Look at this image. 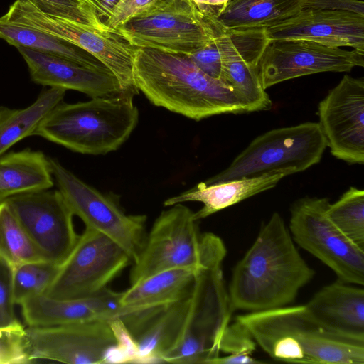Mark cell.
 I'll list each match as a JSON object with an SVG mask.
<instances>
[{
    "label": "cell",
    "mask_w": 364,
    "mask_h": 364,
    "mask_svg": "<svg viewBox=\"0 0 364 364\" xmlns=\"http://www.w3.org/2000/svg\"><path fill=\"white\" fill-rule=\"evenodd\" d=\"M314 274L282 218L274 213L233 270L228 292L231 308L252 312L287 306Z\"/></svg>",
    "instance_id": "obj_1"
},
{
    "label": "cell",
    "mask_w": 364,
    "mask_h": 364,
    "mask_svg": "<svg viewBox=\"0 0 364 364\" xmlns=\"http://www.w3.org/2000/svg\"><path fill=\"white\" fill-rule=\"evenodd\" d=\"M133 78L153 105L196 121L246 112L234 90L205 74L186 55L135 47Z\"/></svg>",
    "instance_id": "obj_2"
},
{
    "label": "cell",
    "mask_w": 364,
    "mask_h": 364,
    "mask_svg": "<svg viewBox=\"0 0 364 364\" xmlns=\"http://www.w3.org/2000/svg\"><path fill=\"white\" fill-rule=\"evenodd\" d=\"M236 321L273 360L311 364H364V341L328 329L305 305L252 311L237 316Z\"/></svg>",
    "instance_id": "obj_3"
},
{
    "label": "cell",
    "mask_w": 364,
    "mask_h": 364,
    "mask_svg": "<svg viewBox=\"0 0 364 364\" xmlns=\"http://www.w3.org/2000/svg\"><path fill=\"white\" fill-rule=\"evenodd\" d=\"M134 95L122 92L86 102L61 101L41 122L34 135L80 154L114 151L129 139L138 124Z\"/></svg>",
    "instance_id": "obj_4"
},
{
    "label": "cell",
    "mask_w": 364,
    "mask_h": 364,
    "mask_svg": "<svg viewBox=\"0 0 364 364\" xmlns=\"http://www.w3.org/2000/svg\"><path fill=\"white\" fill-rule=\"evenodd\" d=\"M154 221L141 251L133 262L132 285L158 272L175 268L195 270L226 255L222 240L212 232L200 234L194 212L177 203Z\"/></svg>",
    "instance_id": "obj_5"
},
{
    "label": "cell",
    "mask_w": 364,
    "mask_h": 364,
    "mask_svg": "<svg viewBox=\"0 0 364 364\" xmlns=\"http://www.w3.org/2000/svg\"><path fill=\"white\" fill-rule=\"evenodd\" d=\"M223 259L197 272L181 335L161 357L162 363L208 364L219 356L220 341L233 312L222 271Z\"/></svg>",
    "instance_id": "obj_6"
},
{
    "label": "cell",
    "mask_w": 364,
    "mask_h": 364,
    "mask_svg": "<svg viewBox=\"0 0 364 364\" xmlns=\"http://www.w3.org/2000/svg\"><path fill=\"white\" fill-rule=\"evenodd\" d=\"M4 16L79 47L108 68L124 92L139 93L133 78L135 47L119 34L65 18L41 0H15Z\"/></svg>",
    "instance_id": "obj_7"
},
{
    "label": "cell",
    "mask_w": 364,
    "mask_h": 364,
    "mask_svg": "<svg viewBox=\"0 0 364 364\" xmlns=\"http://www.w3.org/2000/svg\"><path fill=\"white\" fill-rule=\"evenodd\" d=\"M223 28L191 0H159L114 33L134 47L188 55L214 42Z\"/></svg>",
    "instance_id": "obj_8"
},
{
    "label": "cell",
    "mask_w": 364,
    "mask_h": 364,
    "mask_svg": "<svg viewBox=\"0 0 364 364\" xmlns=\"http://www.w3.org/2000/svg\"><path fill=\"white\" fill-rule=\"evenodd\" d=\"M327 146L317 122L271 129L254 139L223 171L207 184L260 176L275 171L289 175L318 164Z\"/></svg>",
    "instance_id": "obj_9"
},
{
    "label": "cell",
    "mask_w": 364,
    "mask_h": 364,
    "mask_svg": "<svg viewBox=\"0 0 364 364\" xmlns=\"http://www.w3.org/2000/svg\"><path fill=\"white\" fill-rule=\"evenodd\" d=\"M54 182L74 215L122 247L134 262L144 242L146 216L127 215L111 195L101 193L49 157Z\"/></svg>",
    "instance_id": "obj_10"
},
{
    "label": "cell",
    "mask_w": 364,
    "mask_h": 364,
    "mask_svg": "<svg viewBox=\"0 0 364 364\" xmlns=\"http://www.w3.org/2000/svg\"><path fill=\"white\" fill-rule=\"evenodd\" d=\"M131 262L129 255L114 241L85 228L44 294L57 299L94 296Z\"/></svg>",
    "instance_id": "obj_11"
},
{
    "label": "cell",
    "mask_w": 364,
    "mask_h": 364,
    "mask_svg": "<svg viewBox=\"0 0 364 364\" xmlns=\"http://www.w3.org/2000/svg\"><path fill=\"white\" fill-rule=\"evenodd\" d=\"M326 198L305 197L291 208L289 230L294 240L331 268L344 282L364 284V250L349 240L330 220Z\"/></svg>",
    "instance_id": "obj_12"
},
{
    "label": "cell",
    "mask_w": 364,
    "mask_h": 364,
    "mask_svg": "<svg viewBox=\"0 0 364 364\" xmlns=\"http://www.w3.org/2000/svg\"><path fill=\"white\" fill-rule=\"evenodd\" d=\"M6 201L43 258L60 266L79 237L73 225L74 215L60 192L43 190Z\"/></svg>",
    "instance_id": "obj_13"
},
{
    "label": "cell",
    "mask_w": 364,
    "mask_h": 364,
    "mask_svg": "<svg viewBox=\"0 0 364 364\" xmlns=\"http://www.w3.org/2000/svg\"><path fill=\"white\" fill-rule=\"evenodd\" d=\"M25 342L31 361L105 364L116 344L109 321L95 320L52 326H28Z\"/></svg>",
    "instance_id": "obj_14"
},
{
    "label": "cell",
    "mask_w": 364,
    "mask_h": 364,
    "mask_svg": "<svg viewBox=\"0 0 364 364\" xmlns=\"http://www.w3.org/2000/svg\"><path fill=\"white\" fill-rule=\"evenodd\" d=\"M364 66V53L308 41H271L259 63L266 90L282 82L323 72H350Z\"/></svg>",
    "instance_id": "obj_15"
},
{
    "label": "cell",
    "mask_w": 364,
    "mask_h": 364,
    "mask_svg": "<svg viewBox=\"0 0 364 364\" xmlns=\"http://www.w3.org/2000/svg\"><path fill=\"white\" fill-rule=\"evenodd\" d=\"M319 125L337 159L364 163V78L345 75L318 105Z\"/></svg>",
    "instance_id": "obj_16"
},
{
    "label": "cell",
    "mask_w": 364,
    "mask_h": 364,
    "mask_svg": "<svg viewBox=\"0 0 364 364\" xmlns=\"http://www.w3.org/2000/svg\"><path fill=\"white\" fill-rule=\"evenodd\" d=\"M266 32L270 41H308L364 53V16L353 12L303 9Z\"/></svg>",
    "instance_id": "obj_17"
},
{
    "label": "cell",
    "mask_w": 364,
    "mask_h": 364,
    "mask_svg": "<svg viewBox=\"0 0 364 364\" xmlns=\"http://www.w3.org/2000/svg\"><path fill=\"white\" fill-rule=\"evenodd\" d=\"M191 293L172 302L138 308L120 318L138 346L137 363H162L161 357L176 346L186 322Z\"/></svg>",
    "instance_id": "obj_18"
},
{
    "label": "cell",
    "mask_w": 364,
    "mask_h": 364,
    "mask_svg": "<svg viewBox=\"0 0 364 364\" xmlns=\"http://www.w3.org/2000/svg\"><path fill=\"white\" fill-rule=\"evenodd\" d=\"M121 296L122 292L107 287L94 296L75 299H57L41 294L25 299L19 306L28 326L110 321L120 318L127 311V306L120 301Z\"/></svg>",
    "instance_id": "obj_19"
},
{
    "label": "cell",
    "mask_w": 364,
    "mask_h": 364,
    "mask_svg": "<svg viewBox=\"0 0 364 364\" xmlns=\"http://www.w3.org/2000/svg\"><path fill=\"white\" fill-rule=\"evenodd\" d=\"M16 49L27 65L31 80L38 85L75 90L90 97L112 96L124 92L110 71L91 69L24 47Z\"/></svg>",
    "instance_id": "obj_20"
},
{
    "label": "cell",
    "mask_w": 364,
    "mask_h": 364,
    "mask_svg": "<svg viewBox=\"0 0 364 364\" xmlns=\"http://www.w3.org/2000/svg\"><path fill=\"white\" fill-rule=\"evenodd\" d=\"M305 306L328 329L364 341L363 289L334 282L318 291Z\"/></svg>",
    "instance_id": "obj_21"
},
{
    "label": "cell",
    "mask_w": 364,
    "mask_h": 364,
    "mask_svg": "<svg viewBox=\"0 0 364 364\" xmlns=\"http://www.w3.org/2000/svg\"><path fill=\"white\" fill-rule=\"evenodd\" d=\"M287 171H275L260 176L207 184L200 182L190 190L171 197L164 202V206L189 201L200 202L203 206L194 218L199 220L220 210L236 204L255 194L274 187Z\"/></svg>",
    "instance_id": "obj_22"
},
{
    "label": "cell",
    "mask_w": 364,
    "mask_h": 364,
    "mask_svg": "<svg viewBox=\"0 0 364 364\" xmlns=\"http://www.w3.org/2000/svg\"><path fill=\"white\" fill-rule=\"evenodd\" d=\"M49 157L29 149L0 156V203L20 194L50 189L54 185Z\"/></svg>",
    "instance_id": "obj_23"
},
{
    "label": "cell",
    "mask_w": 364,
    "mask_h": 364,
    "mask_svg": "<svg viewBox=\"0 0 364 364\" xmlns=\"http://www.w3.org/2000/svg\"><path fill=\"white\" fill-rule=\"evenodd\" d=\"M306 0H230L216 18L226 29L268 28L304 9Z\"/></svg>",
    "instance_id": "obj_24"
},
{
    "label": "cell",
    "mask_w": 364,
    "mask_h": 364,
    "mask_svg": "<svg viewBox=\"0 0 364 364\" xmlns=\"http://www.w3.org/2000/svg\"><path fill=\"white\" fill-rule=\"evenodd\" d=\"M198 270L187 268L166 269L130 286L122 292L124 306L166 304L189 295Z\"/></svg>",
    "instance_id": "obj_25"
},
{
    "label": "cell",
    "mask_w": 364,
    "mask_h": 364,
    "mask_svg": "<svg viewBox=\"0 0 364 364\" xmlns=\"http://www.w3.org/2000/svg\"><path fill=\"white\" fill-rule=\"evenodd\" d=\"M0 38L9 45L53 55L82 66L109 71L102 63L79 47L6 18L0 17Z\"/></svg>",
    "instance_id": "obj_26"
},
{
    "label": "cell",
    "mask_w": 364,
    "mask_h": 364,
    "mask_svg": "<svg viewBox=\"0 0 364 364\" xmlns=\"http://www.w3.org/2000/svg\"><path fill=\"white\" fill-rule=\"evenodd\" d=\"M65 92L49 87L26 107L13 109L0 106V156L19 141L34 135L43 118L63 101Z\"/></svg>",
    "instance_id": "obj_27"
},
{
    "label": "cell",
    "mask_w": 364,
    "mask_h": 364,
    "mask_svg": "<svg viewBox=\"0 0 364 364\" xmlns=\"http://www.w3.org/2000/svg\"><path fill=\"white\" fill-rule=\"evenodd\" d=\"M0 255L12 267L45 260L6 200L0 203Z\"/></svg>",
    "instance_id": "obj_28"
},
{
    "label": "cell",
    "mask_w": 364,
    "mask_h": 364,
    "mask_svg": "<svg viewBox=\"0 0 364 364\" xmlns=\"http://www.w3.org/2000/svg\"><path fill=\"white\" fill-rule=\"evenodd\" d=\"M326 215L354 245L364 250V191L350 187L333 204Z\"/></svg>",
    "instance_id": "obj_29"
},
{
    "label": "cell",
    "mask_w": 364,
    "mask_h": 364,
    "mask_svg": "<svg viewBox=\"0 0 364 364\" xmlns=\"http://www.w3.org/2000/svg\"><path fill=\"white\" fill-rule=\"evenodd\" d=\"M58 267L46 260L26 262L13 267V294L16 305L32 296L44 294Z\"/></svg>",
    "instance_id": "obj_30"
},
{
    "label": "cell",
    "mask_w": 364,
    "mask_h": 364,
    "mask_svg": "<svg viewBox=\"0 0 364 364\" xmlns=\"http://www.w3.org/2000/svg\"><path fill=\"white\" fill-rule=\"evenodd\" d=\"M256 343L247 329L236 321L226 328L220 343L223 357L213 359L208 364H253L262 362L255 360L252 353Z\"/></svg>",
    "instance_id": "obj_31"
},
{
    "label": "cell",
    "mask_w": 364,
    "mask_h": 364,
    "mask_svg": "<svg viewBox=\"0 0 364 364\" xmlns=\"http://www.w3.org/2000/svg\"><path fill=\"white\" fill-rule=\"evenodd\" d=\"M25 328L21 323L9 327H0V364L33 363L26 349Z\"/></svg>",
    "instance_id": "obj_32"
},
{
    "label": "cell",
    "mask_w": 364,
    "mask_h": 364,
    "mask_svg": "<svg viewBox=\"0 0 364 364\" xmlns=\"http://www.w3.org/2000/svg\"><path fill=\"white\" fill-rule=\"evenodd\" d=\"M116 344L108 353L105 363H137L139 348L134 338L119 318L109 321Z\"/></svg>",
    "instance_id": "obj_33"
},
{
    "label": "cell",
    "mask_w": 364,
    "mask_h": 364,
    "mask_svg": "<svg viewBox=\"0 0 364 364\" xmlns=\"http://www.w3.org/2000/svg\"><path fill=\"white\" fill-rule=\"evenodd\" d=\"M13 267L0 255V327L21 323L15 313Z\"/></svg>",
    "instance_id": "obj_34"
},
{
    "label": "cell",
    "mask_w": 364,
    "mask_h": 364,
    "mask_svg": "<svg viewBox=\"0 0 364 364\" xmlns=\"http://www.w3.org/2000/svg\"><path fill=\"white\" fill-rule=\"evenodd\" d=\"M159 0H120L104 21L112 32L133 16L149 9Z\"/></svg>",
    "instance_id": "obj_35"
},
{
    "label": "cell",
    "mask_w": 364,
    "mask_h": 364,
    "mask_svg": "<svg viewBox=\"0 0 364 364\" xmlns=\"http://www.w3.org/2000/svg\"><path fill=\"white\" fill-rule=\"evenodd\" d=\"M186 55L205 74L222 80L223 65L215 40L212 43Z\"/></svg>",
    "instance_id": "obj_36"
},
{
    "label": "cell",
    "mask_w": 364,
    "mask_h": 364,
    "mask_svg": "<svg viewBox=\"0 0 364 364\" xmlns=\"http://www.w3.org/2000/svg\"><path fill=\"white\" fill-rule=\"evenodd\" d=\"M41 1L48 4L65 18L107 30L95 16L84 9L77 0Z\"/></svg>",
    "instance_id": "obj_37"
},
{
    "label": "cell",
    "mask_w": 364,
    "mask_h": 364,
    "mask_svg": "<svg viewBox=\"0 0 364 364\" xmlns=\"http://www.w3.org/2000/svg\"><path fill=\"white\" fill-rule=\"evenodd\" d=\"M304 9L346 11L364 16L361 0H306Z\"/></svg>",
    "instance_id": "obj_38"
},
{
    "label": "cell",
    "mask_w": 364,
    "mask_h": 364,
    "mask_svg": "<svg viewBox=\"0 0 364 364\" xmlns=\"http://www.w3.org/2000/svg\"><path fill=\"white\" fill-rule=\"evenodd\" d=\"M119 1L120 0H84L80 3L84 9L95 16L104 24V21Z\"/></svg>",
    "instance_id": "obj_39"
},
{
    "label": "cell",
    "mask_w": 364,
    "mask_h": 364,
    "mask_svg": "<svg viewBox=\"0 0 364 364\" xmlns=\"http://www.w3.org/2000/svg\"><path fill=\"white\" fill-rule=\"evenodd\" d=\"M203 14L216 18L225 9L230 0H191Z\"/></svg>",
    "instance_id": "obj_40"
},
{
    "label": "cell",
    "mask_w": 364,
    "mask_h": 364,
    "mask_svg": "<svg viewBox=\"0 0 364 364\" xmlns=\"http://www.w3.org/2000/svg\"><path fill=\"white\" fill-rule=\"evenodd\" d=\"M78 2H82L84 0H77Z\"/></svg>",
    "instance_id": "obj_41"
}]
</instances>
